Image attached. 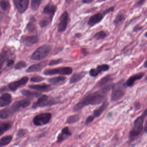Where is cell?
Masks as SVG:
<instances>
[{
  "label": "cell",
  "instance_id": "cell-1",
  "mask_svg": "<svg viewBox=\"0 0 147 147\" xmlns=\"http://www.w3.org/2000/svg\"><path fill=\"white\" fill-rule=\"evenodd\" d=\"M111 87V85H110L104 87L101 91L87 95L75 105L74 107V111L77 112L87 105H96L101 103L104 100L106 93L110 90Z\"/></svg>",
  "mask_w": 147,
  "mask_h": 147
},
{
  "label": "cell",
  "instance_id": "cell-18",
  "mask_svg": "<svg viewBox=\"0 0 147 147\" xmlns=\"http://www.w3.org/2000/svg\"><path fill=\"white\" fill-rule=\"evenodd\" d=\"M29 88L41 92H48L52 90L51 86L50 85H33L28 86Z\"/></svg>",
  "mask_w": 147,
  "mask_h": 147
},
{
  "label": "cell",
  "instance_id": "cell-47",
  "mask_svg": "<svg viewBox=\"0 0 147 147\" xmlns=\"http://www.w3.org/2000/svg\"><path fill=\"white\" fill-rule=\"evenodd\" d=\"M145 36L147 38V32L145 33Z\"/></svg>",
  "mask_w": 147,
  "mask_h": 147
},
{
  "label": "cell",
  "instance_id": "cell-50",
  "mask_svg": "<svg viewBox=\"0 0 147 147\" xmlns=\"http://www.w3.org/2000/svg\"><path fill=\"white\" fill-rule=\"evenodd\" d=\"M100 1H106V0H100Z\"/></svg>",
  "mask_w": 147,
  "mask_h": 147
},
{
  "label": "cell",
  "instance_id": "cell-31",
  "mask_svg": "<svg viewBox=\"0 0 147 147\" xmlns=\"http://www.w3.org/2000/svg\"><path fill=\"white\" fill-rule=\"evenodd\" d=\"M125 17L124 15L122 13H119L117 16L115 21H114V24L115 25H117L121 23V22H123L125 20Z\"/></svg>",
  "mask_w": 147,
  "mask_h": 147
},
{
  "label": "cell",
  "instance_id": "cell-44",
  "mask_svg": "<svg viewBox=\"0 0 147 147\" xmlns=\"http://www.w3.org/2000/svg\"><path fill=\"white\" fill-rule=\"evenodd\" d=\"M140 29H141V28L140 27H137V28L136 27L134 30L135 32H136V31H138V30H140Z\"/></svg>",
  "mask_w": 147,
  "mask_h": 147
},
{
  "label": "cell",
  "instance_id": "cell-41",
  "mask_svg": "<svg viewBox=\"0 0 147 147\" xmlns=\"http://www.w3.org/2000/svg\"><path fill=\"white\" fill-rule=\"evenodd\" d=\"M14 62V61L13 59H9V60H7V66L9 67V66H10L13 65V64Z\"/></svg>",
  "mask_w": 147,
  "mask_h": 147
},
{
  "label": "cell",
  "instance_id": "cell-46",
  "mask_svg": "<svg viewBox=\"0 0 147 147\" xmlns=\"http://www.w3.org/2000/svg\"><path fill=\"white\" fill-rule=\"evenodd\" d=\"M144 65L145 68H147V59L146 60V61H145V63H144Z\"/></svg>",
  "mask_w": 147,
  "mask_h": 147
},
{
  "label": "cell",
  "instance_id": "cell-28",
  "mask_svg": "<svg viewBox=\"0 0 147 147\" xmlns=\"http://www.w3.org/2000/svg\"><path fill=\"white\" fill-rule=\"evenodd\" d=\"M13 137L11 136H7L0 139V147L5 146L8 145L11 141Z\"/></svg>",
  "mask_w": 147,
  "mask_h": 147
},
{
  "label": "cell",
  "instance_id": "cell-12",
  "mask_svg": "<svg viewBox=\"0 0 147 147\" xmlns=\"http://www.w3.org/2000/svg\"><path fill=\"white\" fill-rule=\"evenodd\" d=\"M110 67L108 65L102 64L98 65L96 69H92L90 70L89 74L92 77H96L99 74L104 71H107L109 69Z\"/></svg>",
  "mask_w": 147,
  "mask_h": 147
},
{
  "label": "cell",
  "instance_id": "cell-51",
  "mask_svg": "<svg viewBox=\"0 0 147 147\" xmlns=\"http://www.w3.org/2000/svg\"><path fill=\"white\" fill-rule=\"evenodd\" d=\"M146 80H147V76L146 77Z\"/></svg>",
  "mask_w": 147,
  "mask_h": 147
},
{
  "label": "cell",
  "instance_id": "cell-43",
  "mask_svg": "<svg viewBox=\"0 0 147 147\" xmlns=\"http://www.w3.org/2000/svg\"><path fill=\"white\" fill-rule=\"evenodd\" d=\"M94 0H83V2L85 3H90L94 1Z\"/></svg>",
  "mask_w": 147,
  "mask_h": 147
},
{
  "label": "cell",
  "instance_id": "cell-42",
  "mask_svg": "<svg viewBox=\"0 0 147 147\" xmlns=\"http://www.w3.org/2000/svg\"><path fill=\"white\" fill-rule=\"evenodd\" d=\"M146 1V0H140V1H139L138 3H137V5H138V6H141V5H142V4L145 3Z\"/></svg>",
  "mask_w": 147,
  "mask_h": 147
},
{
  "label": "cell",
  "instance_id": "cell-48",
  "mask_svg": "<svg viewBox=\"0 0 147 147\" xmlns=\"http://www.w3.org/2000/svg\"><path fill=\"white\" fill-rule=\"evenodd\" d=\"M1 29H0V37H1Z\"/></svg>",
  "mask_w": 147,
  "mask_h": 147
},
{
  "label": "cell",
  "instance_id": "cell-8",
  "mask_svg": "<svg viewBox=\"0 0 147 147\" xmlns=\"http://www.w3.org/2000/svg\"><path fill=\"white\" fill-rule=\"evenodd\" d=\"M73 70L71 67H62L55 69H47L44 71L45 75H53L55 74L69 75L72 73Z\"/></svg>",
  "mask_w": 147,
  "mask_h": 147
},
{
  "label": "cell",
  "instance_id": "cell-7",
  "mask_svg": "<svg viewBox=\"0 0 147 147\" xmlns=\"http://www.w3.org/2000/svg\"><path fill=\"white\" fill-rule=\"evenodd\" d=\"M52 118L51 114L44 113L35 116L33 119V123L37 127L44 126L48 124Z\"/></svg>",
  "mask_w": 147,
  "mask_h": 147
},
{
  "label": "cell",
  "instance_id": "cell-5",
  "mask_svg": "<svg viewBox=\"0 0 147 147\" xmlns=\"http://www.w3.org/2000/svg\"><path fill=\"white\" fill-rule=\"evenodd\" d=\"M59 103V102L57 99L50 98L47 95H44L38 98L36 102L34 104L32 107L34 109H36L38 107L44 108L50 107Z\"/></svg>",
  "mask_w": 147,
  "mask_h": 147
},
{
  "label": "cell",
  "instance_id": "cell-15",
  "mask_svg": "<svg viewBox=\"0 0 147 147\" xmlns=\"http://www.w3.org/2000/svg\"><path fill=\"white\" fill-rule=\"evenodd\" d=\"M109 105V102L107 101L104 102L102 105L98 109L95 110L93 111V114L91 116L94 119L97 117H99L102 115V113L104 112V111L107 109Z\"/></svg>",
  "mask_w": 147,
  "mask_h": 147
},
{
  "label": "cell",
  "instance_id": "cell-25",
  "mask_svg": "<svg viewBox=\"0 0 147 147\" xmlns=\"http://www.w3.org/2000/svg\"><path fill=\"white\" fill-rule=\"evenodd\" d=\"M12 123L9 122H0V136L12 127Z\"/></svg>",
  "mask_w": 147,
  "mask_h": 147
},
{
  "label": "cell",
  "instance_id": "cell-13",
  "mask_svg": "<svg viewBox=\"0 0 147 147\" xmlns=\"http://www.w3.org/2000/svg\"><path fill=\"white\" fill-rule=\"evenodd\" d=\"M71 132L68 127H65L62 129L57 138V143H61L71 136Z\"/></svg>",
  "mask_w": 147,
  "mask_h": 147
},
{
  "label": "cell",
  "instance_id": "cell-14",
  "mask_svg": "<svg viewBox=\"0 0 147 147\" xmlns=\"http://www.w3.org/2000/svg\"><path fill=\"white\" fill-rule=\"evenodd\" d=\"M47 65V61H44L35 64L30 66L27 69L26 72L28 73L38 72L41 71Z\"/></svg>",
  "mask_w": 147,
  "mask_h": 147
},
{
  "label": "cell",
  "instance_id": "cell-11",
  "mask_svg": "<svg viewBox=\"0 0 147 147\" xmlns=\"http://www.w3.org/2000/svg\"><path fill=\"white\" fill-rule=\"evenodd\" d=\"M28 80V77H25L21 79L18 81H14L12 82L9 84L8 87L9 90L13 91H15L17 89L26 84Z\"/></svg>",
  "mask_w": 147,
  "mask_h": 147
},
{
  "label": "cell",
  "instance_id": "cell-10",
  "mask_svg": "<svg viewBox=\"0 0 147 147\" xmlns=\"http://www.w3.org/2000/svg\"><path fill=\"white\" fill-rule=\"evenodd\" d=\"M13 3L19 12L22 13L28 8L29 0H14Z\"/></svg>",
  "mask_w": 147,
  "mask_h": 147
},
{
  "label": "cell",
  "instance_id": "cell-27",
  "mask_svg": "<svg viewBox=\"0 0 147 147\" xmlns=\"http://www.w3.org/2000/svg\"><path fill=\"white\" fill-rule=\"evenodd\" d=\"M8 58L7 53L5 51H3L0 54V74L2 72V68L4 63Z\"/></svg>",
  "mask_w": 147,
  "mask_h": 147
},
{
  "label": "cell",
  "instance_id": "cell-34",
  "mask_svg": "<svg viewBox=\"0 0 147 147\" xmlns=\"http://www.w3.org/2000/svg\"><path fill=\"white\" fill-rule=\"evenodd\" d=\"M45 80V78L41 76H37L34 77H32L31 78L30 80L31 82H34V83H38V82H41Z\"/></svg>",
  "mask_w": 147,
  "mask_h": 147
},
{
  "label": "cell",
  "instance_id": "cell-20",
  "mask_svg": "<svg viewBox=\"0 0 147 147\" xmlns=\"http://www.w3.org/2000/svg\"><path fill=\"white\" fill-rule=\"evenodd\" d=\"M12 97L8 93H5L0 96V107H4L11 102Z\"/></svg>",
  "mask_w": 147,
  "mask_h": 147
},
{
  "label": "cell",
  "instance_id": "cell-4",
  "mask_svg": "<svg viewBox=\"0 0 147 147\" xmlns=\"http://www.w3.org/2000/svg\"><path fill=\"white\" fill-rule=\"evenodd\" d=\"M147 115V109L145 110L141 116L137 118L134 123V126L129 134V138L133 140L140 134L143 129V123Z\"/></svg>",
  "mask_w": 147,
  "mask_h": 147
},
{
  "label": "cell",
  "instance_id": "cell-24",
  "mask_svg": "<svg viewBox=\"0 0 147 147\" xmlns=\"http://www.w3.org/2000/svg\"><path fill=\"white\" fill-rule=\"evenodd\" d=\"M66 79L65 77L59 76V77L51 78L48 80V81L51 84L54 85H59L63 84L65 82Z\"/></svg>",
  "mask_w": 147,
  "mask_h": 147
},
{
  "label": "cell",
  "instance_id": "cell-26",
  "mask_svg": "<svg viewBox=\"0 0 147 147\" xmlns=\"http://www.w3.org/2000/svg\"><path fill=\"white\" fill-rule=\"evenodd\" d=\"M22 95L28 98H37L40 96L41 93L37 92L31 91L28 90H23L22 91Z\"/></svg>",
  "mask_w": 147,
  "mask_h": 147
},
{
  "label": "cell",
  "instance_id": "cell-23",
  "mask_svg": "<svg viewBox=\"0 0 147 147\" xmlns=\"http://www.w3.org/2000/svg\"><path fill=\"white\" fill-rule=\"evenodd\" d=\"M112 78L110 75L105 76L101 79L96 84V87H102L105 86L108 84H110L111 82L112 81ZM108 86V85H107Z\"/></svg>",
  "mask_w": 147,
  "mask_h": 147
},
{
  "label": "cell",
  "instance_id": "cell-39",
  "mask_svg": "<svg viewBox=\"0 0 147 147\" xmlns=\"http://www.w3.org/2000/svg\"><path fill=\"white\" fill-rule=\"evenodd\" d=\"M26 134V131L24 129H20L18 131L17 136L19 137H22Z\"/></svg>",
  "mask_w": 147,
  "mask_h": 147
},
{
  "label": "cell",
  "instance_id": "cell-22",
  "mask_svg": "<svg viewBox=\"0 0 147 147\" xmlns=\"http://www.w3.org/2000/svg\"><path fill=\"white\" fill-rule=\"evenodd\" d=\"M86 74V72L85 71H82V72L74 74L70 79V84H74V83L78 82L80 80H81L83 78H84Z\"/></svg>",
  "mask_w": 147,
  "mask_h": 147
},
{
  "label": "cell",
  "instance_id": "cell-38",
  "mask_svg": "<svg viewBox=\"0 0 147 147\" xmlns=\"http://www.w3.org/2000/svg\"><path fill=\"white\" fill-rule=\"evenodd\" d=\"M49 22H50V21L46 20V19H45V20L40 21V25L41 27H45L49 24Z\"/></svg>",
  "mask_w": 147,
  "mask_h": 147
},
{
  "label": "cell",
  "instance_id": "cell-3",
  "mask_svg": "<svg viewBox=\"0 0 147 147\" xmlns=\"http://www.w3.org/2000/svg\"><path fill=\"white\" fill-rule=\"evenodd\" d=\"M127 85L124 80H121L113 85L112 86L111 100L116 102L121 100L125 94Z\"/></svg>",
  "mask_w": 147,
  "mask_h": 147
},
{
  "label": "cell",
  "instance_id": "cell-35",
  "mask_svg": "<svg viewBox=\"0 0 147 147\" xmlns=\"http://www.w3.org/2000/svg\"><path fill=\"white\" fill-rule=\"evenodd\" d=\"M27 29L30 32H34L36 30L35 25L33 22H29L27 26Z\"/></svg>",
  "mask_w": 147,
  "mask_h": 147
},
{
  "label": "cell",
  "instance_id": "cell-30",
  "mask_svg": "<svg viewBox=\"0 0 147 147\" xmlns=\"http://www.w3.org/2000/svg\"><path fill=\"white\" fill-rule=\"evenodd\" d=\"M0 7L2 9L7 11L10 8V5L8 0H1L0 2Z\"/></svg>",
  "mask_w": 147,
  "mask_h": 147
},
{
  "label": "cell",
  "instance_id": "cell-32",
  "mask_svg": "<svg viewBox=\"0 0 147 147\" xmlns=\"http://www.w3.org/2000/svg\"><path fill=\"white\" fill-rule=\"evenodd\" d=\"M41 0H32L31 1V7L32 9L34 10H36L38 9Z\"/></svg>",
  "mask_w": 147,
  "mask_h": 147
},
{
  "label": "cell",
  "instance_id": "cell-17",
  "mask_svg": "<svg viewBox=\"0 0 147 147\" xmlns=\"http://www.w3.org/2000/svg\"><path fill=\"white\" fill-rule=\"evenodd\" d=\"M56 6L53 4L49 3L48 5H46L44 9V13L50 16V19L51 20H52L53 17L56 11Z\"/></svg>",
  "mask_w": 147,
  "mask_h": 147
},
{
  "label": "cell",
  "instance_id": "cell-33",
  "mask_svg": "<svg viewBox=\"0 0 147 147\" xmlns=\"http://www.w3.org/2000/svg\"><path fill=\"white\" fill-rule=\"evenodd\" d=\"M107 36L106 33L104 31H100L98 32L97 33L94 35V38L95 39L101 40L103 39Z\"/></svg>",
  "mask_w": 147,
  "mask_h": 147
},
{
  "label": "cell",
  "instance_id": "cell-9",
  "mask_svg": "<svg viewBox=\"0 0 147 147\" xmlns=\"http://www.w3.org/2000/svg\"><path fill=\"white\" fill-rule=\"evenodd\" d=\"M69 21V14L67 12H64L61 16L60 22L58 26V30L60 32H64L66 30Z\"/></svg>",
  "mask_w": 147,
  "mask_h": 147
},
{
  "label": "cell",
  "instance_id": "cell-49",
  "mask_svg": "<svg viewBox=\"0 0 147 147\" xmlns=\"http://www.w3.org/2000/svg\"><path fill=\"white\" fill-rule=\"evenodd\" d=\"M146 16H147V9L146 10Z\"/></svg>",
  "mask_w": 147,
  "mask_h": 147
},
{
  "label": "cell",
  "instance_id": "cell-2",
  "mask_svg": "<svg viewBox=\"0 0 147 147\" xmlns=\"http://www.w3.org/2000/svg\"><path fill=\"white\" fill-rule=\"evenodd\" d=\"M31 104V102L28 99H22L16 101L8 108L0 111V118L6 119L11 117L16 112L19 111L21 109H25Z\"/></svg>",
  "mask_w": 147,
  "mask_h": 147
},
{
  "label": "cell",
  "instance_id": "cell-36",
  "mask_svg": "<svg viewBox=\"0 0 147 147\" xmlns=\"http://www.w3.org/2000/svg\"><path fill=\"white\" fill-rule=\"evenodd\" d=\"M26 64L25 62L23 61H20L18 63L16 64V65L15 66V69H20L23 68H25L26 66Z\"/></svg>",
  "mask_w": 147,
  "mask_h": 147
},
{
  "label": "cell",
  "instance_id": "cell-45",
  "mask_svg": "<svg viewBox=\"0 0 147 147\" xmlns=\"http://www.w3.org/2000/svg\"><path fill=\"white\" fill-rule=\"evenodd\" d=\"M145 131L147 134V120L146 122V125H145Z\"/></svg>",
  "mask_w": 147,
  "mask_h": 147
},
{
  "label": "cell",
  "instance_id": "cell-40",
  "mask_svg": "<svg viewBox=\"0 0 147 147\" xmlns=\"http://www.w3.org/2000/svg\"><path fill=\"white\" fill-rule=\"evenodd\" d=\"M94 119L92 118L91 116H90L86 118V120L85 124L86 125H88V124L90 123H91L92 122L94 121Z\"/></svg>",
  "mask_w": 147,
  "mask_h": 147
},
{
  "label": "cell",
  "instance_id": "cell-29",
  "mask_svg": "<svg viewBox=\"0 0 147 147\" xmlns=\"http://www.w3.org/2000/svg\"><path fill=\"white\" fill-rule=\"evenodd\" d=\"M80 117L78 115H73L70 116L67 118L66 120V123L67 124H73L78 121Z\"/></svg>",
  "mask_w": 147,
  "mask_h": 147
},
{
  "label": "cell",
  "instance_id": "cell-16",
  "mask_svg": "<svg viewBox=\"0 0 147 147\" xmlns=\"http://www.w3.org/2000/svg\"><path fill=\"white\" fill-rule=\"evenodd\" d=\"M144 75V73H140L131 76L126 82V85L127 87L133 86L136 80L142 78Z\"/></svg>",
  "mask_w": 147,
  "mask_h": 147
},
{
  "label": "cell",
  "instance_id": "cell-6",
  "mask_svg": "<svg viewBox=\"0 0 147 147\" xmlns=\"http://www.w3.org/2000/svg\"><path fill=\"white\" fill-rule=\"evenodd\" d=\"M51 47L45 45L38 48L31 56V59L34 60H42L46 58L51 51Z\"/></svg>",
  "mask_w": 147,
  "mask_h": 147
},
{
  "label": "cell",
  "instance_id": "cell-19",
  "mask_svg": "<svg viewBox=\"0 0 147 147\" xmlns=\"http://www.w3.org/2000/svg\"><path fill=\"white\" fill-rule=\"evenodd\" d=\"M103 18V16L102 14H96L90 17L88 21V25L90 26H93L94 25L100 22L102 20Z\"/></svg>",
  "mask_w": 147,
  "mask_h": 147
},
{
  "label": "cell",
  "instance_id": "cell-21",
  "mask_svg": "<svg viewBox=\"0 0 147 147\" xmlns=\"http://www.w3.org/2000/svg\"><path fill=\"white\" fill-rule=\"evenodd\" d=\"M39 39L37 36H28L23 40V42L27 46H32L38 42Z\"/></svg>",
  "mask_w": 147,
  "mask_h": 147
},
{
  "label": "cell",
  "instance_id": "cell-37",
  "mask_svg": "<svg viewBox=\"0 0 147 147\" xmlns=\"http://www.w3.org/2000/svg\"><path fill=\"white\" fill-rule=\"evenodd\" d=\"M63 62V60L62 59H55V60H52L49 63V65L50 66H54V65H57Z\"/></svg>",
  "mask_w": 147,
  "mask_h": 147
}]
</instances>
